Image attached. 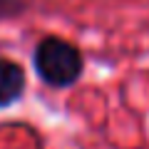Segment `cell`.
Instances as JSON below:
<instances>
[{"instance_id": "obj_1", "label": "cell", "mask_w": 149, "mask_h": 149, "mask_svg": "<svg viewBox=\"0 0 149 149\" xmlns=\"http://www.w3.org/2000/svg\"><path fill=\"white\" fill-rule=\"evenodd\" d=\"M32 67L37 77L50 87H72L85 72V57L80 47L57 35H47L32 50Z\"/></svg>"}, {"instance_id": "obj_2", "label": "cell", "mask_w": 149, "mask_h": 149, "mask_svg": "<svg viewBox=\"0 0 149 149\" xmlns=\"http://www.w3.org/2000/svg\"><path fill=\"white\" fill-rule=\"evenodd\" d=\"M25 85H27L25 70L13 60L0 57V109L20 102V97L25 95Z\"/></svg>"}, {"instance_id": "obj_3", "label": "cell", "mask_w": 149, "mask_h": 149, "mask_svg": "<svg viewBox=\"0 0 149 149\" xmlns=\"http://www.w3.org/2000/svg\"><path fill=\"white\" fill-rule=\"evenodd\" d=\"M27 0H0V20H10V17H20L27 13Z\"/></svg>"}]
</instances>
